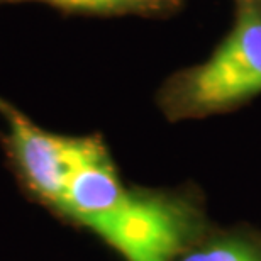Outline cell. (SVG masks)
<instances>
[{
	"label": "cell",
	"mask_w": 261,
	"mask_h": 261,
	"mask_svg": "<svg viewBox=\"0 0 261 261\" xmlns=\"http://www.w3.org/2000/svg\"><path fill=\"white\" fill-rule=\"evenodd\" d=\"M208 227L205 208L194 190L127 185L82 226L124 261H173Z\"/></svg>",
	"instance_id": "cell-1"
},
{
	"label": "cell",
	"mask_w": 261,
	"mask_h": 261,
	"mask_svg": "<svg viewBox=\"0 0 261 261\" xmlns=\"http://www.w3.org/2000/svg\"><path fill=\"white\" fill-rule=\"evenodd\" d=\"M261 93V0H236V22L205 63L171 76L158 102L170 121L212 116Z\"/></svg>",
	"instance_id": "cell-2"
},
{
	"label": "cell",
	"mask_w": 261,
	"mask_h": 261,
	"mask_svg": "<svg viewBox=\"0 0 261 261\" xmlns=\"http://www.w3.org/2000/svg\"><path fill=\"white\" fill-rule=\"evenodd\" d=\"M173 261H261V231L246 226H211Z\"/></svg>",
	"instance_id": "cell-3"
},
{
	"label": "cell",
	"mask_w": 261,
	"mask_h": 261,
	"mask_svg": "<svg viewBox=\"0 0 261 261\" xmlns=\"http://www.w3.org/2000/svg\"><path fill=\"white\" fill-rule=\"evenodd\" d=\"M7 2H39L68 12L85 14H166L181 0H7Z\"/></svg>",
	"instance_id": "cell-4"
}]
</instances>
